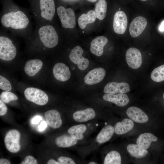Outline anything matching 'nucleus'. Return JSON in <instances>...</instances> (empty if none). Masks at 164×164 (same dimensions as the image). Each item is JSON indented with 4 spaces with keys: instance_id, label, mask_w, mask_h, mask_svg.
Instances as JSON below:
<instances>
[{
    "instance_id": "f257e3e1",
    "label": "nucleus",
    "mask_w": 164,
    "mask_h": 164,
    "mask_svg": "<svg viewBox=\"0 0 164 164\" xmlns=\"http://www.w3.org/2000/svg\"><path fill=\"white\" fill-rule=\"evenodd\" d=\"M1 22L5 27H11L15 29L25 28L29 23V20L27 16L20 11L4 14L1 18Z\"/></svg>"
},
{
    "instance_id": "f03ea898",
    "label": "nucleus",
    "mask_w": 164,
    "mask_h": 164,
    "mask_svg": "<svg viewBox=\"0 0 164 164\" xmlns=\"http://www.w3.org/2000/svg\"><path fill=\"white\" fill-rule=\"evenodd\" d=\"M38 33L40 40L46 47H54L58 42V35L54 28L50 25H46L40 28Z\"/></svg>"
},
{
    "instance_id": "7ed1b4c3",
    "label": "nucleus",
    "mask_w": 164,
    "mask_h": 164,
    "mask_svg": "<svg viewBox=\"0 0 164 164\" xmlns=\"http://www.w3.org/2000/svg\"><path fill=\"white\" fill-rule=\"evenodd\" d=\"M16 49L12 41L5 36L0 37V58L5 61L13 59L16 54Z\"/></svg>"
},
{
    "instance_id": "20e7f679",
    "label": "nucleus",
    "mask_w": 164,
    "mask_h": 164,
    "mask_svg": "<svg viewBox=\"0 0 164 164\" xmlns=\"http://www.w3.org/2000/svg\"><path fill=\"white\" fill-rule=\"evenodd\" d=\"M26 98L28 101L40 105H43L48 102L49 98L47 94L38 88L29 87L24 92Z\"/></svg>"
},
{
    "instance_id": "39448f33",
    "label": "nucleus",
    "mask_w": 164,
    "mask_h": 164,
    "mask_svg": "<svg viewBox=\"0 0 164 164\" xmlns=\"http://www.w3.org/2000/svg\"><path fill=\"white\" fill-rule=\"evenodd\" d=\"M57 12L62 26L65 28H73L76 26L74 12L70 8L65 9L62 6L58 7Z\"/></svg>"
},
{
    "instance_id": "423d86ee",
    "label": "nucleus",
    "mask_w": 164,
    "mask_h": 164,
    "mask_svg": "<svg viewBox=\"0 0 164 164\" xmlns=\"http://www.w3.org/2000/svg\"><path fill=\"white\" fill-rule=\"evenodd\" d=\"M20 137V133L16 130H11L7 132L5 137L4 142L6 148L9 151L15 153L19 151Z\"/></svg>"
},
{
    "instance_id": "0eeeda50",
    "label": "nucleus",
    "mask_w": 164,
    "mask_h": 164,
    "mask_svg": "<svg viewBox=\"0 0 164 164\" xmlns=\"http://www.w3.org/2000/svg\"><path fill=\"white\" fill-rule=\"evenodd\" d=\"M83 53L82 48L80 46H77L71 50L69 56L71 61L77 64L79 69L81 70L86 69L89 64L88 60L82 56Z\"/></svg>"
},
{
    "instance_id": "6e6552de",
    "label": "nucleus",
    "mask_w": 164,
    "mask_h": 164,
    "mask_svg": "<svg viewBox=\"0 0 164 164\" xmlns=\"http://www.w3.org/2000/svg\"><path fill=\"white\" fill-rule=\"evenodd\" d=\"M125 59L128 66L133 69L138 68L142 64L141 53L138 49L135 48L131 47L127 50Z\"/></svg>"
},
{
    "instance_id": "1a4fd4ad",
    "label": "nucleus",
    "mask_w": 164,
    "mask_h": 164,
    "mask_svg": "<svg viewBox=\"0 0 164 164\" xmlns=\"http://www.w3.org/2000/svg\"><path fill=\"white\" fill-rule=\"evenodd\" d=\"M128 25V19L125 13L119 11L115 13L113 19V27L114 32L122 34L125 32Z\"/></svg>"
},
{
    "instance_id": "9d476101",
    "label": "nucleus",
    "mask_w": 164,
    "mask_h": 164,
    "mask_svg": "<svg viewBox=\"0 0 164 164\" xmlns=\"http://www.w3.org/2000/svg\"><path fill=\"white\" fill-rule=\"evenodd\" d=\"M147 20L145 17L139 16L135 18L131 22L129 28L131 36L135 38L139 36L145 28Z\"/></svg>"
},
{
    "instance_id": "9b49d317",
    "label": "nucleus",
    "mask_w": 164,
    "mask_h": 164,
    "mask_svg": "<svg viewBox=\"0 0 164 164\" xmlns=\"http://www.w3.org/2000/svg\"><path fill=\"white\" fill-rule=\"evenodd\" d=\"M129 85L126 82H111L106 85L104 89L105 94H125L130 91Z\"/></svg>"
},
{
    "instance_id": "f8f14e48",
    "label": "nucleus",
    "mask_w": 164,
    "mask_h": 164,
    "mask_svg": "<svg viewBox=\"0 0 164 164\" xmlns=\"http://www.w3.org/2000/svg\"><path fill=\"white\" fill-rule=\"evenodd\" d=\"M106 74L105 70L101 67L94 68L90 70L85 76L84 81L87 84L93 85L99 83Z\"/></svg>"
},
{
    "instance_id": "ddd939ff",
    "label": "nucleus",
    "mask_w": 164,
    "mask_h": 164,
    "mask_svg": "<svg viewBox=\"0 0 164 164\" xmlns=\"http://www.w3.org/2000/svg\"><path fill=\"white\" fill-rule=\"evenodd\" d=\"M41 15L43 18L48 20L53 18L55 11L53 0H40Z\"/></svg>"
},
{
    "instance_id": "4468645a",
    "label": "nucleus",
    "mask_w": 164,
    "mask_h": 164,
    "mask_svg": "<svg viewBox=\"0 0 164 164\" xmlns=\"http://www.w3.org/2000/svg\"><path fill=\"white\" fill-rule=\"evenodd\" d=\"M53 73L56 79L63 82L67 80L71 76L69 67L61 63H58L54 65Z\"/></svg>"
},
{
    "instance_id": "2eb2a0df",
    "label": "nucleus",
    "mask_w": 164,
    "mask_h": 164,
    "mask_svg": "<svg viewBox=\"0 0 164 164\" xmlns=\"http://www.w3.org/2000/svg\"><path fill=\"white\" fill-rule=\"evenodd\" d=\"M44 116L47 125L53 129L60 127L62 121L60 113L55 109H51L46 111Z\"/></svg>"
},
{
    "instance_id": "dca6fc26",
    "label": "nucleus",
    "mask_w": 164,
    "mask_h": 164,
    "mask_svg": "<svg viewBox=\"0 0 164 164\" xmlns=\"http://www.w3.org/2000/svg\"><path fill=\"white\" fill-rule=\"evenodd\" d=\"M126 113L130 119L138 123H145L149 120L147 115L137 107L132 106L129 108L126 111Z\"/></svg>"
},
{
    "instance_id": "f3484780",
    "label": "nucleus",
    "mask_w": 164,
    "mask_h": 164,
    "mask_svg": "<svg viewBox=\"0 0 164 164\" xmlns=\"http://www.w3.org/2000/svg\"><path fill=\"white\" fill-rule=\"evenodd\" d=\"M108 42V39L105 36H100L96 37L91 42V52L97 56H101L103 53L104 47Z\"/></svg>"
},
{
    "instance_id": "a211bd4d",
    "label": "nucleus",
    "mask_w": 164,
    "mask_h": 164,
    "mask_svg": "<svg viewBox=\"0 0 164 164\" xmlns=\"http://www.w3.org/2000/svg\"><path fill=\"white\" fill-rule=\"evenodd\" d=\"M95 116V112L91 108H88L84 110L76 111L73 115L74 120L79 122L87 121L94 119Z\"/></svg>"
},
{
    "instance_id": "6ab92c4d",
    "label": "nucleus",
    "mask_w": 164,
    "mask_h": 164,
    "mask_svg": "<svg viewBox=\"0 0 164 164\" xmlns=\"http://www.w3.org/2000/svg\"><path fill=\"white\" fill-rule=\"evenodd\" d=\"M103 98L104 100L113 103L120 107L125 106L129 101L128 96L125 94H105L103 95Z\"/></svg>"
},
{
    "instance_id": "aec40b11",
    "label": "nucleus",
    "mask_w": 164,
    "mask_h": 164,
    "mask_svg": "<svg viewBox=\"0 0 164 164\" xmlns=\"http://www.w3.org/2000/svg\"><path fill=\"white\" fill-rule=\"evenodd\" d=\"M43 65V62L39 59H33L27 61L24 67V71L28 76L32 77L35 75L41 69Z\"/></svg>"
},
{
    "instance_id": "412c9836",
    "label": "nucleus",
    "mask_w": 164,
    "mask_h": 164,
    "mask_svg": "<svg viewBox=\"0 0 164 164\" xmlns=\"http://www.w3.org/2000/svg\"><path fill=\"white\" fill-rule=\"evenodd\" d=\"M133 121L128 118L124 119L121 122L116 123L114 127V132L117 135H121L127 133L133 128Z\"/></svg>"
},
{
    "instance_id": "4be33fe9",
    "label": "nucleus",
    "mask_w": 164,
    "mask_h": 164,
    "mask_svg": "<svg viewBox=\"0 0 164 164\" xmlns=\"http://www.w3.org/2000/svg\"><path fill=\"white\" fill-rule=\"evenodd\" d=\"M114 132V127L108 125L103 127L97 135L96 140L99 144L104 143L108 141L112 137Z\"/></svg>"
},
{
    "instance_id": "5701e85b",
    "label": "nucleus",
    "mask_w": 164,
    "mask_h": 164,
    "mask_svg": "<svg viewBox=\"0 0 164 164\" xmlns=\"http://www.w3.org/2000/svg\"><path fill=\"white\" fill-rule=\"evenodd\" d=\"M158 138L152 134L145 133L141 134L137 139L136 144L143 148L147 149L152 142H156Z\"/></svg>"
},
{
    "instance_id": "b1692460",
    "label": "nucleus",
    "mask_w": 164,
    "mask_h": 164,
    "mask_svg": "<svg viewBox=\"0 0 164 164\" xmlns=\"http://www.w3.org/2000/svg\"><path fill=\"white\" fill-rule=\"evenodd\" d=\"M94 11L90 10L86 14H82L79 18L78 24L80 28L84 29L88 24L94 22L96 19Z\"/></svg>"
},
{
    "instance_id": "393cba45",
    "label": "nucleus",
    "mask_w": 164,
    "mask_h": 164,
    "mask_svg": "<svg viewBox=\"0 0 164 164\" xmlns=\"http://www.w3.org/2000/svg\"><path fill=\"white\" fill-rule=\"evenodd\" d=\"M86 129V126L84 125L79 124L71 127L68 130V132L73 138L80 140L83 139V133Z\"/></svg>"
},
{
    "instance_id": "a878e982",
    "label": "nucleus",
    "mask_w": 164,
    "mask_h": 164,
    "mask_svg": "<svg viewBox=\"0 0 164 164\" xmlns=\"http://www.w3.org/2000/svg\"><path fill=\"white\" fill-rule=\"evenodd\" d=\"M127 150L132 157L139 158L145 156L148 153V151L137 144H130L128 145Z\"/></svg>"
},
{
    "instance_id": "bb28decb",
    "label": "nucleus",
    "mask_w": 164,
    "mask_h": 164,
    "mask_svg": "<svg viewBox=\"0 0 164 164\" xmlns=\"http://www.w3.org/2000/svg\"><path fill=\"white\" fill-rule=\"evenodd\" d=\"M55 142L56 145L60 147L68 148L75 145L78 141L70 135H63L57 137Z\"/></svg>"
},
{
    "instance_id": "cd10ccee",
    "label": "nucleus",
    "mask_w": 164,
    "mask_h": 164,
    "mask_svg": "<svg viewBox=\"0 0 164 164\" xmlns=\"http://www.w3.org/2000/svg\"><path fill=\"white\" fill-rule=\"evenodd\" d=\"M107 3L105 0H99L96 3L94 12L96 18L100 20L105 18L107 12Z\"/></svg>"
},
{
    "instance_id": "c85d7f7f",
    "label": "nucleus",
    "mask_w": 164,
    "mask_h": 164,
    "mask_svg": "<svg viewBox=\"0 0 164 164\" xmlns=\"http://www.w3.org/2000/svg\"><path fill=\"white\" fill-rule=\"evenodd\" d=\"M121 158L120 153L117 151H112L106 156L104 162V164H120Z\"/></svg>"
},
{
    "instance_id": "c756f323",
    "label": "nucleus",
    "mask_w": 164,
    "mask_h": 164,
    "mask_svg": "<svg viewBox=\"0 0 164 164\" xmlns=\"http://www.w3.org/2000/svg\"><path fill=\"white\" fill-rule=\"evenodd\" d=\"M152 80L156 82H160L164 80V64L154 69L151 74Z\"/></svg>"
},
{
    "instance_id": "7c9ffc66",
    "label": "nucleus",
    "mask_w": 164,
    "mask_h": 164,
    "mask_svg": "<svg viewBox=\"0 0 164 164\" xmlns=\"http://www.w3.org/2000/svg\"><path fill=\"white\" fill-rule=\"evenodd\" d=\"M0 99L4 103H8L12 101L18 99L17 97L14 94L9 91H4L2 92L0 95Z\"/></svg>"
},
{
    "instance_id": "2f4dec72",
    "label": "nucleus",
    "mask_w": 164,
    "mask_h": 164,
    "mask_svg": "<svg viewBox=\"0 0 164 164\" xmlns=\"http://www.w3.org/2000/svg\"><path fill=\"white\" fill-rule=\"evenodd\" d=\"M0 88L7 91L12 90V86L9 81L2 76L0 75Z\"/></svg>"
},
{
    "instance_id": "473e14b6",
    "label": "nucleus",
    "mask_w": 164,
    "mask_h": 164,
    "mask_svg": "<svg viewBox=\"0 0 164 164\" xmlns=\"http://www.w3.org/2000/svg\"><path fill=\"white\" fill-rule=\"evenodd\" d=\"M60 164H75L76 163L71 158L66 156H60L57 159Z\"/></svg>"
},
{
    "instance_id": "72a5a7b5",
    "label": "nucleus",
    "mask_w": 164,
    "mask_h": 164,
    "mask_svg": "<svg viewBox=\"0 0 164 164\" xmlns=\"http://www.w3.org/2000/svg\"><path fill=\"white\" fill-rule=\"evenodd\" d=\"M21 164H37V160L31 155H27L26 157L24 160L21 162Z\"/></svg>"
},
{
    "instance_id": "f704fd0d",
    "label": "nucleus",
    "mask_w": 164,
    "mask_h": 164,
    "mask_svg": "<svg viewBox=\"0 0 164 164\" xmlns=\"http://www.w3.org/2000/svg\"><path fill=\"white\" fill-rule=\"evenodd\" d=\"M7 111V107L4 103L0 100V115L3 116L5 115Z\"/></svg>"
},
{
    "instance_id": "c9c22d12",
    "label": "nucleus",
    "mask_w": 164,
    "mask_h": 164,
    "mask_svg": "<svg viewBox=\"0 0 164 164\" xmlns=\"http://www.w3.org/2000/svg\"><path fill=\"white\" fill-rule=\"evenodd\" d=\"M47 125L46 122L45 121H42L38 126L39 130L40 131H42L44 130L46 127Z\"/></svg>"
},
{
    "instance_id": "e433bc0d",
    "label": "nucleus",
    "mask_w": 164,
    "mask_h": 164,
    "mask_svg": "<svg viewBox=\"0 0 164 164\" xmlns=\"http://www.w3.org/2000/svg\"><path fill=\"white\" fill-rule=\"evenodd\" d=\"M42 119L39 116H36L34 117L32 119V122L33 124H37L39 121Z\"/></svg>"
},
{
    "instance_id": "4c0bfd02",
    "label": "nucleus",
    "mask_w": 164,
    "mask_h": 164,
    "mask_svg": "<svg viewBox=\"0 0 164 164\" xmlns=\"http://www.w3.org/2000/svg\"><path fill=\"white\" fill-rule=\"evenodd\" d=\"M10 162L9 160L1 158L0 159V164H10Z\"/></svg>"
},
{
    "instance_id": "58836bf2",
    "label": "nucleus",
    "mask_w": 164,
    "mask_h": 164,
    "mask_svg": "<svg viewBox=\"0 0 164 164\" xmlns=\"http://www.w3.org/2000/svg\"><path fill=\"white\" fill-rule=\"evenodd\" d=\"M47 163V164H60L58 161H56V160L53 159L49 160Z\"/></svg>"
},
{
    "instance_id": "ea45409f",
    "label": "nucleus",
    "mask_w": 164,
    "mask_h": 164,
    "mask_svg": "<svg viewBox=\"0 0 164 164\" xmlns=\"http://www.w3.org/2000/svg\"><path fill=\"white\" fill-rule=\"evenodd\" d=\"M159 29L161 32L164 31V21H163L161 23L159 27Z\"/></svg>"
},
{
    "instance_id": "a19ab883",
    "label": "nucleus",
    "mask_w": 164,
    "mask_h": 164,
    "mask_svg": "<svg viewBox=\"0 0 164 164\" xmlns=\"http://www.w3.org/2000/svg\"><path fill=\"white\" fill-rule=\"evenodd\" d=\"M87 0L91 2H96L98 0Z\"/></svg>"
},
{
    "instance_id": "79ce46f5",
    "label": "nucleus",
    "mask_w": 164,
    "mask_h": 164,
    "mask_svg": "<svg viewBox=\"0 0 164 164\" xmlns=\"http://www.w3.org/2000/svg\"><path fill=\"white\" fill-rule=\"evenodd\" d=\"M89 164H97V163L94 162H91L88 163Z\"/></svg>"
},
{
    "instance_id": "37998d69",
    "label": "nucleus",
    "mask_w": 164,
    "mask_h": 164,
    "mask_svg": "<svg viewBox=\"0 0 164 164\" xmlns=\"http://www.w3.org/2000/svg\"><path fill=\"white\" fill-rule=\"evenodd\" d=\"M163 99H164V93L163 94Z\"/></svg>"
},
{
    "instance_id": "c03bdc74",
    "label": "nucleus",
    "mask_w": 164,
    "mask_h": 164,
    "mask_svg": "<svg viewBox=\"0 0 164 164\" xmlns=\"http://www.w3.org/2000/svg\"><path fill=\"white\" fill-rule=\"evenodd\" d=\"M141 1H146L147 0H140Z\"/></svg>"
},
{
    "instance_id": "a18cd8bd",
    "label": "nucleus",
    "mask_w": 164,
    "mask_h": 164,
    "mask_svg": "<svg viewBox=\"0 0 164 164\" xmlns=\"http://www.w3.org/2000/svg\"><path fill=\"white\" fill-rule=\"evenodd\" d=\"M83 32H84V31H83Z\"/></svg>"
}]
</instances>
